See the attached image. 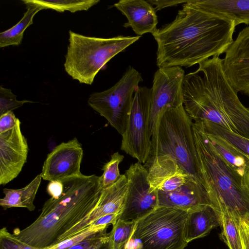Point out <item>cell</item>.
I'll list each match as a JSON object with an SVG mask.
<instances>
[{
  "instance_id": "16",
  "label": "cell",
  "mask_w": 249,
  "mask_h": 249,
  "mask_svg": "<svg viewBox=\"0 0 249 249\" xmlns=\"http://www.w3.org/2000/svg\"><path fill=\"white\" fill-rule=\"evenodd\" d=\"M159 207L193 211L211 205L207 192L196 178L188 176L185 182L175 190L158 191Z\"/></svg>"
},
{
  "instance_id": "18",
  "label": "cell",
  "mask_w": 249,
  "mask_h": 249,
  "mask_svg": "<svg viewBox=\"0 0 249 249\" xmlns=\"http://www.w3.org/2000/svg\"><path fill=\"white\" fill-rule=\"evenodd\" d=\"M114 5L128 20L123 26L132 28L138 36L148 33L153 34L157 30L156 11L147 0H120Z\"/></svg>"
},
{
  "instance_id": "4",
  "label": "cell",
  "mask_w": 249,
  "mask_h": 249,
  "mask_svg": "<svg viewBox=\"0 0 249 249\" xmlns=\"http://www.w3.org/2000/svg\"><path fill=\"white\" fill-rule=\"evenodd\" d=\"M192 129L203 185L212 206L227 213L238 225L249 224V176L241 173L214 149L207 133L196 122Z\"/></svg>"
},
{
  "instance_id": "3",
  "label": "cell",
  "mask_w": 249,
  "mask_h": 249,
  "mask_svg": "<svg viewBox=\"0 0 249 249\" xmlns=\"http://www.w3.org/2000/svg\"><path fill=\"white\" fill-rule=\"evenodd\" d=\"M61 180V196L48 199L37 218L22 230L15 229L14 236L35 248L47 249L59 244L61 237L95 208L102 190L100 177L82 174Z\"/></svg>"
},
{
  "instance_id": "17",
  "label": "cell",
  "mask_w": 249,
  "mask_h": 249,
  "mask_svg": "<svg viewBox=\"0 0 249 249\" xmlns=\"http://www.w3.org/2000/svg\"><path fill=\"white\" fill-rule=\"evenodd\" d=\"M148 170V180L153 191L169 192L182 186L188 175L169 155L156 157Z\"/></svg>"
},
{
  "instance_id": "12",
  "label": "cell",
  "mask_w": 249,
  "mask_h": 249,
  "mask_svg": "<svg viewBox=\"0 0 249 249\" xmlns=\"http://www.w3.org/2000/svg\"><path fill=\"white\" fill-rule=\"evenodd\" d=\"M18 119L11 129L0 133V184L16 178L27 162L29 147Z\"/></svg>"
},
{
  "instance_id": "1",
  "label": "cell",
  "mask_w": 249,
  "mask_h": 249,
  "mask_svg": "<svg viewBox=\"0 0 249 249\" xmlns=\"http://www.w3.org/2000/svg\"><path fill=\"white\" fill-rule=\"evenodd\" d=\"M190 0L172 22L152 34L158 44L159 69L190 67L219 56L234 40V21L200 9Z\"/></svg>"
},
{
  "instance_id": "7",
  "label": "cell",
  "mask_w": 249,
  "mask_h": 249,
  "mask_svg": "<svg viewBox=\"0 0 249 249\" xmlns=\"http://www.w3.org/2000/svg\"><path fill=\"white\" fill-rule=\"evenodd\" d=\"M188 212L180 209L158 207L136 221L134 233L143 249H184L185 226Z\"/></svg>"
},
{
  "instance_id": "36",
  "label": "cell",
  "mask_w": 249,
  "mask_h": 249,
  "mask_svg": "<svg viewBox=\"0 0 249 249\" xmlns=\"http://www.w3.org/2000/svg\"><path fill=\"white\" fill-rule=\"evenodd\" d=\"M238 229L243 249H249V224L245 221H241L239 223Z\"/></svg>"
},
{
  "instance_id": "28",
  "label": "cell",
  "mask_w": 249,
  "mask_h": 249,
  "mask_svg": "<svg viewBox=\"0 0 249 249\" xmlns=\"http://www.w3.org/2000/svg\"><path fill=\"white\" fill-rule=\"evenodd\" d=\"M124 156L118 152L111 155V159L103 166V173L101 178L102 189L106 188L114 184L120 178L119 166L123 161Z\"/></svg>"
},
{
  "instance_id": "9",
  "label": "cell",
  "mask_w": 249,
  "mask_h": 249,
  "mask_svg": "<svg viewBox=\"0 0 249 249\" xmlns=\"http://www.w3.org/2000/svg\"><path fill=\"white\" fill-rule=\"evenodd\" d=\"M185 75L182 68L178 66L160 68L154 74L150 105L152 149L149 159L151 158V160L156 152L158 129L163 114L167 110L183 105Z\"/></svg>"
},
{
  "instance_id": "11",
  "label": "cell",
  "mask_w": 249,
  "mask_h": 249,
  "mask_svg": "<svg viewBox=\"0 0 249 249\" xmlns=\"http://www.w3.org/2000/svg\"><path fill=\"white\" fill-rule=\"evenodd\" d=\"M129 183L124 209L119 218L137 221L159 207L158 191L152 190L148 180V170L140 162L126 170Z\"/></svg>"
},
{
  "instance_id": "34",
  "label": "cell",
  "mask_w": 249,
  "mask_h": 249,
  "mask_svg": "<svg viewBox=\"0 0 249 249\" xmlns=\"http://www.w3.org/2000/svg\"><path fill=\"white\" fill-rule=\"evenodd\" d=\"M64 190L63 183L61 180H53L49 182L47 191L52 197L57 198L62 194Z\"/></svg>"
},
{
  "instance_id": "15",
  "label": "cell",
  "mask_w": 249,
  "mask_h": 249,
  "mask_svg": "<svg viewBox=\"0 0 249 249\" xmlns=\"http://www.w3.org/2000/svg\"><path fill=\"white\" fill-rule=\"evenodd\" d=\"M129 183L125 174L113 185L102 189L98 202L92 212L80 223L71 229L60 239L59 243L82 233L90 224L103 216L119 213L121 214L125 205Z\"/></svg>"
},
{
  "instance_id": "20",
  "label": "cell",
  "mask_w": 249,
  "mask_h": 249,
  "mask_svg": "<svg viewBox=\"0 0 249 249\" xmlns=\"http://www.w3.org/2000/svg\"><path fill=\"white\" fill-rule=\"evenodd\" d=\"M220 226V215L211 205L188 212L185 226V238L188 243L204 237Z\"/></svg>"
},
{
  "instance_id": "14",
  "label": "cell",
  "mask_w": 249,
  "mask_h": 249,
  "mask_svg": "<svg viewBox=\"0 0 249 249\" xmlns=\"http://www.w3.org/2000/svg\"><path fill=\"white\" fill-rule=\"evenodd\" d=\"M223 60L231 86L237 92L249 96V25L239 33Z\"/></svg>"
},
{
  "instance_id": "6",
  "label": "cell",
  "mask_w": 249,
  "mask_h": 249,
  "mask_svg": "<svg viewBox=\"0 0 249 249\" xmlns=\"http://www.w3.org/2000/svg\"><path fill=\"white\" fill-rule=\"evenodd\" d=\"M193 123L183 105L165 111L159 126L154 159L160 155L171 156L188 175L203 185L194 139Z\"/></svg>"
},
{
  "instance_id": "32",
  "label": "cell",
  "mask_w": 249,
  "mask_h": 249,
  "mask_svg": "<svg viewBox=\"0 0 249 249\" xmlns=\"http://www.w3.org/2000/svg\"><path fill=\"white\" fill-rule=\"evenodd\" d=\"M17 118L12 111H8L0 116V133L12 129L16 124Z\"/></svg>"
},
{
  "instance_id": "13",
  "label": "cell",
  "mask_w": 249,
  "mask_h": 249,
  "mask_svg": "<svg viewBox=\"0 0 249 249\" xmlns=\"http://www.w3.org/2000/svg\"><path fill=\"white\" fill-rule=\"evenodd\" d=\"M83 150L76 138L57 145L44 162L40 175L53 181L82 175L80 165Z\"/></svg>"
},
{
  "instance_id": "19",
  "label": "cell",
  "mask_w": 249,
  "mask_h": 249,
  "mask_svg": "<svg viewBox=\"0 0 249 249\" xmlns=\"http://www.w3.org/2000/svg\"><path fill=\"white\" fill-rule=\"evenodd\" d=\"M196 7L209 13L240 24L249 25V0H190Z\"/></svg>"
},
{
  "instance_id": "5",
  "label": "cell",
  "mask_w": 249,
  "mask_h": 249,
  "mask_svg": "<svg viewBox=\"0 0 249 249\" xmlns=\"http://www.w3.org/2000/svg\"><path fill=\"white\" fill-rule=\"evenodd\" d=\"M140 37L138 36L90 37L70 31L65 70L73 79L90 85L97 73L111 58Z\"/></svg>"
},
{
  "instance_id": "27",
  "label": "cell",
  "mask_w": 249,
  "mask_h": 249,
  "mask_svg": "<svg viewBox=\"0 0 249 249\" xmlns=\"http://www.w3.org/2000/svg\"><path fill=\"white\" fill-rule=\"evenodd\" d=\"M221 239L230 249H243L238 225L227 213H220Z\"/></svg>"
},
{
  "instance_id": "30",
  "label": "cell",
  "mask_w": 249,
  "mask_h": 249,
  "mask_svg": "<svg viewBox=\"0 0 249 249\" xmlns=\"http://www.w3.org/2000/svg\"><path fill=\"white\" fill-rule=\"evenodd\" d=\"M0 249H39L22 241L13 233H11L6 227L0 231Z\"/></svg>"
},
{
  "instance_id": "2",
  "label": "cell",
  "mask_w": 249,
  "mask_h": 249,
  "mask_svg": "<svg viewBox=\"0 0 249 249\" xmlns=\"http://www.w3.org/2000/svg\"><path fill=\"white\" fill-rule=\"evenodd\" d=\"M223 62L219 56H213L185 75L183 107L195 122H210L249 139V107L240 101L225 72Z\"/></svg>"
},
{
  "instance_id": "24",
  "label": "cell",
  "mask_w": 249,
  "mask_h": 249,
  "mask_svg": "<svg viewBox=\"0 0 249 249\" xmlns=\"http://www.w3.org/2000/svg\"><path fill=\"white\" fill-rule=\"evenodd\" d=\"M197 122L205 131L222 137L244 153L249 159V139L239 136L213 123L206 121Z\"/></svg>"
},
{
  "instance_id": "25",
  "label": "cell",
  "mask_w": 249,
  "mask_h": 249,
  "mask_svg": "<svg viewBox=\"0 0 249 249\" xmlns=\"http://www.w3.org/2000/svg\"><path fill=\"white\" fill-rule=\"evenodd\" d=\"M44 9H51L58 12L68 11L71 13L88 10L100 2L99 0H34Z\"/></svg>"
},
{
  "instance_id": "33",
  "label": "cell",
  "mask_w": 249,
  "mask_h": 249,
  "mask_svg": "<svg viewBox=\"0 0 249 249\" xmlns=\"http://www.w3.org/2000/svg\"><path fill=\"white\" fill-rule=\"evenodd\" d=\"M120 215L119 213H113L103 216L92 222L89 228H107L109 225L113 226L117 222Z\"/></svg>"
},
{
  "instance_id": "23",
  "label": "cell",
  "mask_w": 249,
  "mask_h": 249,
  "mask_svg": "<svg viewBox=\"0 0 249 249\" xmlns=\"http://www.w3.org/2000/svg\"><path fill=\"white\" fill-rule=\"evenodd\" d=\"M201 128L207 133L215 151L241 173L249 176V159L248 157L222 137Z\"/></svg>"
},
{
  "instance_id": "22",
  "label": "cell",
  "mask_w": 249,
  "mask_h": 249,
  "mask_svg": "<svg viewBox=\"0 0 249 249\" xmlns=\"http://www.w3.org/2000/svg\"><path fill=\"white\" fill-rule=\"evenodd\" d=\"M26 4L27 11L22 18L14 26L0 33V47L21 44L25 30L33 24L35 15L44 8L34 0H22Z\"/></svg>"
},
{
  "instance_id": "38",
  "label": "cell",
  "mask_w": 249,
  "mask_h": 249,
  "mask_svg": "<svg viewBox=\"0 0 249 249\" xmlns=\"http://www.w3.org/2000/svg\"><path fill=\"white\" fill-rule=\"evenodd\" d=\"M95 249H108V239Z\"/></svg>"
},
{
  "instance_id": "37",
  "label": "cell",
  "mask_w": 249,
  "mask_h": 249,
  "mask_svg": "<svg viewBox=\"0 0 249 249\" xmlns=\"http://www.w3.org/2000/svg\"><path fill=\"white\" fill-rule=\"evenodd\" d=\"M124 249H143L142 242L135 234L134 229L125 245Z\"/></svg>"
},
{
  "instance_id": "21",
  "label": "cell",
  "mask_w": 249,
  "mask_h": 249,
  "mask_svg": "<svg viewBox=\"0 0 249 249\" xmlns=\"http://www.w3.org/2000/svg\"><path fill=\"white\" fill-rule=\"evenodd\" d=\"M42 177L38 175L25 187L18 189L4 188V196L0 199V205L5 210L8 208L20 207L30 211L35 209L34 204Z\"/></svg>"
},
{
  "instance_id": "10",
  "label": "cell",
  "mask_w": 249,
  "mask_h": 249,
  "mask_svg": "<svg viewBox=\"0 0 249 249\" xmlns=\"http://www.w3.org/2000/svg\"><path fill=\"white\" fill-rule=\"evenodd\" d=\"M151 89L139 87L135 91L121 149L141 163L149 159L152 149L150 126Z\"/></svg>"
},
{
  "instance_id": "8",
  "label": "cell",
  "mask_w": 249,
  "mask_h": 249,
  "mask_svg": "<svg viewBox=\"0 0 249 249\" xmlns=\"http://www.w3.org/2000/svg\"><path fill=\"white\" fill-rule=\"evenodd\" d=\"M142 81L141 74L129 66L113 86L91 94L88 104L122 135L126 128L134 93Z\"/></svg>"
},
{
  "instance_id": "26",
  "label": "cell",
  "mask_w": 249,
  "mask_h": 249,
  "mask_svg": "<svg viewBox=\"0 0 249 249\" xmlns=\"http://www.w3.org/2000/svg\"><path fill=\"white\" fill-rule=\"evenodd\" d=\"M136 222L118 219L108 233V249H124Z\"/></svg>"
},
{
  "instance_id": "35",
  "label": "cell",
  "mask_w": 249,
  "mask_h": 249,
  "mask_svg": "<svg viewBox=\"0 0 249 249\" xmlns=\"http://www.w3.org/2000/svg\"><path fill=\"white\" fill-rule=\"evenodd\" d=\"M151 4L156 6L155 9L156 11L160 10L164 8L177 5L179 4H184L187 3L188 0H147Z\"/></svg>"
},
{
  "instance_id": "31",
  "label": "cell",
  "mask_w": 249,
  "mask_h": 249,
  "mask_svg": "<svg viewBox=\"0 0 249 249\" xmlns=\"http://www.w3.org/2000/svg\"><path fill=\"white\" fill-rule=\"evenodd\" d=\"M107 230V228L94 233L67 249H95L108 240Z\"/></svg>"
},
{
  "instance_id": "29",
  "label": "cell",
  "mask_w": 249,
  "mask_h": 249,
  "mask_svg": "<svg viewBox=\"0 0 249 249\" xmlns=\"http://www.w3.org/2000/svg\"><path fill=\"white\" fill-rule=\"evenodd\" d=\"M27 103H33L31 101L18 100L17 96L9 89L0 87V116L10 111L17 109Z\"/></svg>"
}]
</instances>
